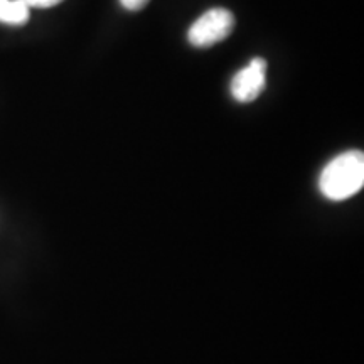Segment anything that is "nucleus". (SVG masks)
I'll use <instances>...</instances> for the list:
<instances>
[{
  "instance_id": "obj_1",
  "label": "nucleus",
  "mask_w": 364,
  "mask_h": 364,
  "mask_svg": "<svg viewBox=\"0 0 364 364\" xmlns=\"http://www.w3.org/2000/svg\"><path fill=\"white\" fill-rule=\"evenodd\" d=\"M364 186V154L349 150L327 164L318 179V189L331 201H346Z\"/></svg>"
},
{
  "instance_id": "obj_2",
  "label": "nucleus",
  "mask_w": 364,
  "mask_h": 364,
  "mask_svg": "<svg viewBox=\"0 0 364 364\" xmlns=\"http://www.w3.org/2000/svg\"><path fill=\"white\" fill-rule=\"evenodd\" d=\"M235 29V16L228 9H211L204 12L198 21L191 26L188 39L196 48H209L221 43Z\"/></svg>"
},
{
  "instance_id": "obj_3",
  "label": "nucleus",
  "mask_w": 364,
  "mask_h": 364,
  "mask_svg": "<svg viewBox=\"0 0 364 364\" xmlns=\"http://www.w3.org/2000/svg\"><path fill=\"white\" fill-rule=\"evenodd\" d=\"M267 85V61L255 58L231 81V95L240 103H250L260 97Z\"/></svg>"
},
{
  "instance_id": "obj_4",
  "label": "nucleus",
  "mask_w": 364,
  "mask_h": 364,
  "mask_svg": "<svg viewBox=\"0 0 364 364\" xmlns=\"http://www.w3.org/2000/svg\"><path fill=\"white\" fill-rule=\"evenodd\" d=\"M31 9L21 0H0V22L22 26L29 21Z\"/></svg>"
},
{
  "instance_id": "obj_5",
  "label": "nucleus",
  "mask_w": 364,
  "mask_h": 364,
  "mask_svg": "<svg viewBox=\"0 0 364 364\" xmlns=\"http://www.w3.org/2000/svg\"><path fill=\"white\" fill-rule=\"evenodd\" d=\"M24 2L29 9H48V7H54L58 4H61L63 0H21Z\"/></svg>"
},
{
  "instance_id": "obj_6",
  "label": "nucleus",
  "mask_w": 364,
  "mask_h": 364,
  "mask_svg": "<svg viewBox=\"0 0 364 364\" xmlns=\"http://www.w3.org/2000/svg\"><path fill=\"white\" fill-rule=\"evenodd\" d=\"M120 4L124 6L127 11H140V9H144L145 6L149 4V0H120Z\"/></svg>"
}]
</instances>
